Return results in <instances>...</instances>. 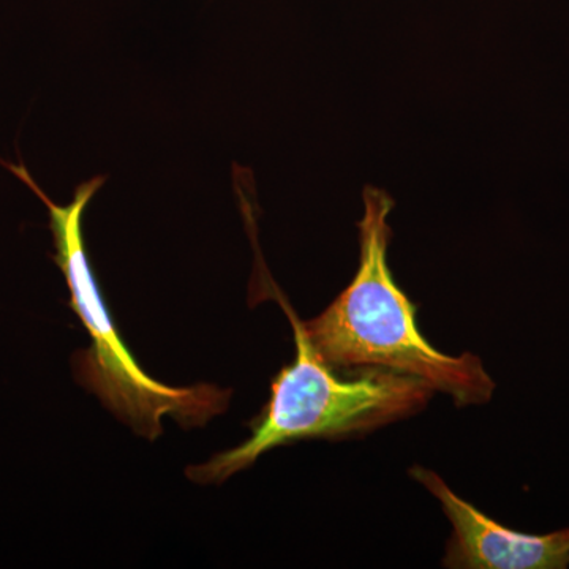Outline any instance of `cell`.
<instances>
[{
  "instance_id": "obj_1",
  "label": "cell",
  "mask_w": 569,
  "mask_h": 569,
  "mask_svg": "<svg viewBox=\"0 0 569 569\" xmlns=\"http://www.w3.org/2000/svg\"><path fill=\"white\" fill-rule=\"evenodd\" d=\"M362 201L358 272L323 313L302 323L313 350L331 369L391 370L419 378L459 407L489 402L496 383L481 359L445 355L430 346L419 332L417 307L396 283L388 264V217L395 200L369 186Z\"/></svg>"
},
{
  "instance_id": "obj_2",
  "label": "cell",
  "mask_w": 569,
  "mask_h": 569,
  "mask_svg": "<svg viewBox=\"0 0 569 569\" xmlns=\"http://www.w3.org/2000/svg\"><path fill=\"white\" fill-rule=\"evenodd\" d=\"M0 163L18 176L50 212L56 247L52 260L66 277L71 309L92 339L91 348L78 353L74 361L81 383L96 392L126 425L132 426L134 432L151 440L163 432V417L178 419L183 426H203L222 413L230 392L211 385L171 388L159 383L141 369L122 342L93 276L81 230L82 213L103 186V176L80 183L71 203L59 206L37 186L24 163H7L2 159Z\"/></svg>"
},
{
  "instance_id": "obj_3",
  "label": "cell",
  "mask_w": 569,
  "mask_h": 569,
  "mask_svg": "<svg viewBox=\"0 0 569 569\" xmlns=\"http://www.w3.org/2000/svg\"><path fill=\"white\" fill-rule=\"evenodd\" d=\"M279 301L293 326L295 362L272 381L271 400L249 440L203 466L187 468V477L200 485L223 482L282 445L370 432L417 413L432 397L425 381L391 370L369 369L351 380L337 377L313 350L293 309Z\"/></svg>"
},
{
  "instance_id": "obj_4",
  "label": "cell",
  "mask_w": 569,
  "mask_h": 569,
  "mask_svg": "<svg viewBox=\"0 0 569 569\" xmlns=\"http://www.w3.org/2000/svg\"><path fill=\"white\" fill-rule=\"evenodd\" d=\"M410 477L440 501L452 523L443 567L456 569H559L569 565V530L535 537L482 515L449 489L436 471L410 468Z\"/></svg>"
}]
</instances>
